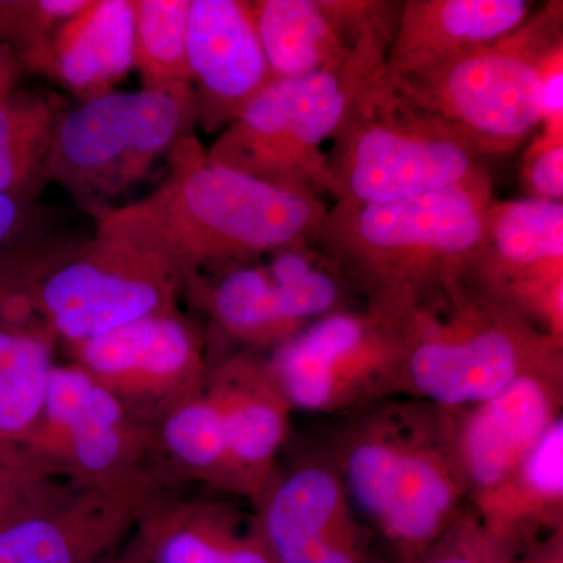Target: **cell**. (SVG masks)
<instances>
[{"instance_id": "1", "label": "cell", "mask_w": 563, "mask_h": 563, "mask_svg": "<svg viewBox=\"0 0 563 563\" xmlns=\"http://www.w3.org/2000/svg\"><path fill=\"white\" fill-rule=\"evenodd\" d=\"M324 451L358 520L395 563H420L468 512L448 409L384 399L344 415Z\"/></svg>"}, {"instance_id": "2", "label": "cell", "mask_w": 563, "mask_h": 563, "mask_svg": "<svg viewBox=\"0 0 563 563\" xmlns=\"http://www.w3.org/2000/svg\"><path fill=\"white\" fill-rule=\"evenodd\" d=\"M495 201L488 172L395 201H335L312 244L365 306L407 313L463 277Z\"/></svg>"}, {"instance_id": "3", "label": "cell", "mask_w": 563, "mask_h": 563, "mask_svg": "<svg viewBox=\"0 0 563 563\" xmlns=\"http://www.w3.org/2000/svg\"><path fill=\"white\" fill-rule=\"evenodd\" d=\"M172 173L141 206L157 222L187 287L274 252L312 243L328 203L211 162L195 136L172 152Z\"/></svg>"}, {"instance_id": "4", "label": "cell", "mask_w": 563, "mask_h": 563, "mask_svg": "<svg viewBox=\"0 0 563 563\" xmlns=\"http://www.w3.org/2000/svg\"><path fill=\"white\" fill-rule=\"evenodd\" d=\"M404 396L442 409L473 406L563 361V343L465 277L404 313Z\"/></svg>"}, {"instance_id": "5", "label": "cell", "mask_w": 563, "mask_h": 563, "mask_svg": "<svg viewBox=\"0 0 563 563\" xmlns=\"http://www.w3.org/2000/svg\"><path fill=\"white\" fill-rule=\"evenodd\" d=\"M185 274L141 202L106 211L90 242L36 285L33 307L55 339L84 342L128 322L179 312Z\"/></svg>"}, {"instance_id": "6", "label": "cell", "mask_w": 563, "mask_h": 563, "mask_svg": "<svg viewBox=\"0 0 563 563\" xmlns=\"http://www.w3.org/2000/svg\"><path fill=\"white\" fill-rule=\"evenodd\" d=\"M561 49L563 3L547 2L509 35L393 81L487 161L520 150L542 128L543 66Z\"/></svg>"}, {"instance_id": "7", "label": "cell", "mask_w": 563, "mask_h": 563, "mask_svg": "<svg viewBox=\"0 0 563 563\" xmlns=\"http://www.w3.org/2000/svg\"><path fill=\"white\" fill-rule=\"evenodd\" d=\"M387 52L361 47L342 68L272 80L207 152L211 162L310 198H339L329 143L358 91L385 68Z\"/></svg>"}, {"instance_id": "8", "label": "cell", "mask_w": 563, "mask_h": 563, "mask_svg": "<svg viewBox=\"0 0 563 563\" xmlns=\"http://www.w3.org/2000/svg\"><path fill=\"white\" fill-rule=\"evenodd\" d=\"M154 453L161 454L154 431L69 363L52 366L40 421L20 443L0 450V463L66 474L69 483L131 503L143 520L172 499L151 466Z\"/></svg>"}, {"instance_id": "9", "label": "cell", "mask_w": 563, "mask_h": 563, "mask_svg": "<svg viewBox=\"0 0 563 563\" xmlns=\"http://www.w3.org/2000/svg\"><path fill=\"white\" fill-rule=\"evenodd\" d=\"M331 141L328 158L336 201H395L487 172L472 144L410 102L385 68L355 96Z\"/></svg>"}, {"instance_id": "10", "label": "cell", "mask_w": 563, "mask_h": 563, "mask_svg": "<svg viewBox=\"0 0 563 563\" xmlns=\"http://www.w3.org/2000/svg\"><path fill=\"white\" fill-rule=\"evenodd\" d=\"M195 121L192 95L141 88L85 99L58 121L46 177L80 201L114 198L172 155Z\"/></svg>"}, {"instance_id": "11", "label": "cell", "mask_w": 563, "mask_h": 563, "mask_svg": "<svg viewBox=\"0 0 563 563\" xmlns=\"http://www.w3.org/2000/svg\"><path fill=\"white\" fill-rule=\"evenodd\" d=\"M404 314L363 303L313 322L265 362L292 410L350 415L404 396Z\"/></svg>"}, {"instance_id": "12", "label": "cell", "mask_w": 563, "mask_h": 563, "mask_svg": "<svg viewBox=\"0 0 563 563\" xmlns=\"http://www.w3.org/2000/svg\"><path fill=\"white\" fill-rule=\"evenodd\" d=\"M233 266L192 285L229 339L274 350L328 314L350 309L351 285L312 243Z\"/></svg>"}, {"instance_id": "13", "label": "cell", "mask_w": 563, "mask_h": 563, "mask_svg": "<svg viewBox=\"0 0 563 563\" xmlns=\"http://www.w3.org/2000/svg\"><path fill=\"white\" fill-rule=\"evenodd\" d=\"M66 346L73 363L152 431L201 395L209 369L201 336L179 312L151 314Z\"/></svg>"}, {"instance_id": "14", "label": "cell", "mask_w": 563, "mask_h": 563, "mask_svg": "<svg viewBox=\"0 0 563 563\" xmlns=\"http://www.w3.org/2000/svg\"><path fill=\"white\" fill-rule=\"evenodd\" d=\"M463 277L563 342V202H493Z\"/></svg>"}, {"instance_id": "15", "label": "cell", "mask_w": 563, "mask_h": 563, "mask_svg": "<svg viewBox=\"0 0 563 563\" xmlns=\"http://www.w3.org/2000/svg\"><path fill=\"white\" fill-rule=\"evenodd\" d=\"M562 409L563 361L518 377L484 401L448 409L454 459L468 504L525 461L563 418Z\"/></svg>"}, {"instance_id": "16", "label": "cell", "mask_w": 563, "mask_h": 563, "mask_svg": "<svg viewBox=\"0 0 563 563\" xmlns=\"http://www.w3.org/2000/svg\"><path fill=\"white\" fill-rule=\"evenodd\" d=\"M187 62L196 120L209 131L231 124L273 80L243 0H190Z\"/></svg>"}, {"instance_id": "17", "label": "cell", "mask_w": 563, "mask_h": 563, "mask_svg": "<svg viewBox=\"0 0 563 563\" xmlns=\"http://www.w3.org/2000/svg\"><path fill=\"white\" fill-rule=\"evenodd\" d=\"M203 393L220 413L243 498L255 506L279 476L277 457L295 410L254 351L209 365Z\"/></svg>"}, {"instance_id": "18", "label": "cell", "mask_w": 563, "mask_h": 563, "mask_svg": "<svg viewBox=\"0 0 563 563\" xmlns=\"http://www.w3.org/2000/svg\"><path fill=\"white\" fill-rule=\"evenodd\" d=\"M140 521L131 503L74 485L57 503L0 531V563H103Z\"/></svg>"}, {"instance_id": "19", "label": "cell", "mask_w": 563, "mask_h": 563, "mask_svg": "<svg viewBox=\"0 0 563 563\" xmlns=\"http://www.w3.org/2000/svg\"><path fill=\"white\" fill-rule=\"evenodd\" d=\"M529 0H406L385 70L404 79L517 31L528 21Z\"/></svg>"}, {"instance_id": "20", "label": "cell", "mask_w": 563, "mask_h": 563, "mask_svg": "<svg viewBox=\"0 0 563 563\" xmlns=\"http://www.w3.org/2000/svg\"><path fill=\"white\" fill-rule=\"evenodd\" d=\"M510 563L563 532V418L506 479L468 504Z\"/></svg>"}, {"instance_id": "21", "label": "cell", "mask_w": 563, "mask_h": 563, "mask_svg": "<svg viewBox=\"0 0 563 563\" xmlns=\"http://www.w3.org/2000/svg\"><path fill=\"white\" fill-rule=\"evenodd\" d=\"M254 509L252 523L279 563H303L322 540L361 521L324 450L279 472Z\"/></svg>"}, {"instance_id": "22", "label": "cell", "mask_w": 563, "mask_h": 563, "mask_svg": "<svg viewBox=\"0 0 563 563\" xmlns=\"http://www.w3.org/2000/svg\"><path fill=\"white\" fill-rule=\"evenodd\" d=\"M87 98L109 92L133 68L132 0H88L49 46L25 57Z\"/></svg>"}, {"instance_id": "23", "label": "cell", "mask_w": 563, "mask_h": 563, "mask_svg": "<svg viewBox=\"0 0 563 563\" xmlns=\"http://www.w3.org/2000/svg\"><path fill=\"white\" fill-rule=\"evenodd\" d=\"M251 9L273 80L301 79L350 60L322 0H258Z\"/></svg>"}, {"instance_id": "24", "label": "cell", "mask_w": 563, "mask_h": 563, "mask_svg": "<svg viewBox=\"0 0 563 563\" xmlns=\"http://www.w3.org/2000/svg\"><path fill=\"white\" fill-rule=\"evenodd\" d=\"M54 342L44 322L0 328V450L20 443L40 421Z\"/></svg>"}, {"instance_id": "25", "label": "cell", "mask_w": 563, "mask_h": 563, "mask_svg": "<svg viewBox=\"0 0 563 563\" xmlns=\"http://www.w3.org/2000/svg\"><path fill=\"white\" fill-rule=\"evenodd\" d=\"M231 504L169 499L140 521L151 563H229V548L243 526Z\"/></svg>"}, {"instance_id": "26", "label": "cell", "mask_w": 563, "mask_h": 563, "mask_svg": "<svg viewBox=\"0 0 563 563\" xmlns=\"http://www.w3.org/2000/svg\"><path fill=\"white\" fill-rule=\"evenodd\" d=\"M155 442L177 472L214 490L242 496L220 413L206 393L172 410L154 429Z\"/></svg>"}, {"instance_id": "27", "label": "cell", "mask_w": 563, "mask_h": 563, "mask_svg": "<svg viewBox=\"0 0 563 563\" xmlns=\"http://www.w3.org/2000/svg\"><path fill=\"white\" fill-rule=\"evenodd\" d=\"M57 110L31 92L0 95V196L22 198L41 176L46 177Z\"/></svg>"}, {"instance_id": "28", "label": "cell", "mask_w": 563, "mask_h": 563, "mask_svg": "<svg viewBox=\"0 0 563 563\" xmlns=\"http://www.w3.org/2000/svg\"><path fill=\"white\" fill-rule=\"evenodd\" d=\"M190 0L133 2V68L143 90L192 95L187 62Z\"/></svg>"}, {"instance_id": "29", "label": "cell", "mask_w": 563, "mask_h": 563, "mask_svg": "<svg viewBox=\"0 0 563 563\" xmlns=\"http://www.w3.org/2000/svg\"><path fill=\"white\" fill-rule=\"evenodd\" d=\"M88 0H31V2H0V40L20 47L22 55L35 54L49 46L55 33Z\"/></svg>"}, {"instance_id": "30", "label": "cell", "mask_w": 563, "mask_h": 563, "mask_svg": "<svg viewBox=\"0 0 563 563\" xmlns=\"http://www.w3.org/2000/svg\"><path fill=\"white\" fill-rule=\"evenodd\" d=\"M73 250L54 247L22 233L0 247V324L9 303L18 296L35 291L43 277Z\"/></svg>"}, {"instance_id": "31", "label": "cell", "mask_w": 563, "mask_h": 563, "mask_svg": "<svg viewBox=\"0 0 563 563\" xmlns=\"http://www.w3.org/2000/svg\"><path fill=\"white\" fill-rule=\"evenodd\" d=\"M74 485L54 474L0 463V531L57 503Z\"/></svg>"}, {"instance_id": "32", "label": "cell", "mask_w": 563, "mask_h": 563, "mask_svg": "<svg viewBox=\"0 0 563 563\" xmlns=\"http://www.w3.org/2000/svg\"><path fill=\"white\" fill-rule=\"evenodd\" d=\"M563 131H547L532 141L525 155L523 176L528 198L562 202Z\"/></svg>"}, {"instance_id": "33", "label": "cell", "mask_w": 563, "mask_h": 563, "mask_svg": "<svg viewBox=\"0 0 563 563\" xmlns=\"http://www.w3.org/2000/svg\"><path fill=\"white\" fill-rule=\"evenodd\" d=\"M420 563H509L485 537L472 510L424 555Z\"/></svg>"}, {"instance_id": "34", "label": "cell", "mask_w": 563, "mask_h": 563, "mask_svg": "<svg viewBox=\"0 0 563 563\" xmlns=\"http://www.w3.org/2000/svg\"><path fill=\"white\" fill-rule=\"evenodd\" d=\"M373 533L362 521L322 540L303 563H379L372 551Z\"/></svg>"}, {"instance_id": "35", "label": "cell", "mask_w": 563, "mask_h": 563, "mask_svg": "<svg viewBox=\"0 0 563 563\" xmlns=\"http://www.w3.org/2000/svg\"><path fill=\"white\" fill-rule=\"evenodd\" d=\"M229 563H279L252 520L246 521L233 537L229 548Z\"/></svg>"}, {"instance_id": "36", "label": "cell", "mask_w": 563, "mask_h": 563, "mask_svg": "<svg viewBox=\"0 0 563 563\" xmlns=\"http://www.w3.org/2000/svg\"><path fill=\"white\" fill-rule=\"evenodd\" d=\"M25 207L22 198L0 196V247L24 232Z\"/></svg>"}, {"instance_id": "37", "label": "cell", "mask_w": 563, "mask_h": 563, "mask_svg": "<svg viewBox=\"0 0 563 563\" xmlns=\"http://www.w3.org/2000/svg\"><path fill=\"white\" fill-rule=\"evenodd\" d=\"M103 563H151L150 543L141 529L136 528L131 539L122 544L120 551Z\"/></svg>"}, {"instance_id": "38", "label": "cell", "mask_w": 563, "mask_h": 563, "mask_svg": "<svg viewBox=\"0 0 563 563\" xmlns=\"http://www.w3.org/2000/svg\"><path fill=\"white\" fill-rule=\"evenodd\" d=\"M562 533L537 544L514 563H563Z\"/></svg>"}, {"instance_id": "39", "label": "cell", "mask_w": 563, "mask_h": 563, "mask_svg": "<svg viewBox=\"0 0 563 563\" xmlns=\"http://www.w3.org/2000/svg\"><path fill=\"white\" fill-rule=\"evenodd\" d=\"M16 77V66H14L13 55L9 47L0 44V95L13 90V81Z\"/></svg>"}]
</instances>
